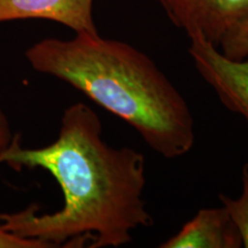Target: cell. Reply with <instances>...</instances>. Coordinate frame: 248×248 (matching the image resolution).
Listing matches in <instances>:
<instances>
[{
  "mask_svg": "<svg viewBox=\"0 0 248 248\" xmlns=\"http://www.w3.org/2000/svg\"><path fill=\"white\" fill-rule=\"evenodd\" d=\"M241 238L224 207L200 209L160 248H240Z\"/></svg>",
  "mask_w": 248,
  "mask_h": 248,
  "instance_id": "6",
  "label": "cell"
},
{
  "mask_svg": "<svg viewBox=\"0 0 248 248\" xmlns=\"http://www.w3.org/2000/svg\"><path fill=\"white\" fill-rule=\"evenodd\" d=\"M30 66L63 80L128 123L166 159L187 154L194 119L185 98L155 62L128 43L99 33L46 38L27 49Z\"/></svg>",
  "mask_w": 248,
  "mask_h": 248,
  "instance_id": "2",
  "label": "cell"
},
{
  "mask_svg": "<svg viewBox=\"0 0 248 248\" xmlns=\"http://www.w3.org/2000/svg\"><path fill=\"white\" fill-rule=\"evenodd\" d=\"M27 18L53 21L76 33H99L93 0H0V23Z\"/></svg>",
  "mask_w": 248,
  "mask_h": 248,
  "instance_id": "5",
  "label": "cell"
},
{
  "mask_svg": "<svg viewBox=\"0 0 248 248\" xmlns=\"http://www.w3.org/2000/svg\"><path fill=\"white\" fill-rule=\"evenodd\" d=\"M99 116L83 102L66 108L57 140L42 148H23L18 136L0 154L14 169L42 168L60 185L61 209L38 214L31 204L17 213L0 214L1 228L49 247L91 239L92 248L120 247L153 217L144 200L145 156L131 147L113 148L101 137Z\"/></svg>",
  "mask_w": 248,
  "mask_h": 248,
  "instance_id": "1",
  "label": "cell"
},
{
  "mask_svg": "<svg viewBox=\"0 0 248 248\" xmlns=\"http://www.w3.org/2000/svg\"><path fill=\"white\" fill-rule=\"evenodd\" d=\"M164 13L188 37L200 35L218 48L229 30L248 23V0H159Z\"/></svg>",
  "mask_w": 248,
  "mask_h": 248,
  "instance_id": "4",
  "label": "cell"
},
{
  "mask_svg": "<svg viewBox=\"0 0 248 248\" xmlns=\"http://www.w3.org/2000/svg\"><path fill=\"white\" fill-rule=\"evenodd\" d=\"M241 183L243 191L237 199H232L223 193L218 198L239 232L243 247L248 248V162L241 169Z\"/></svg>",
  "mask_w": 248,
  "mask_h": 248,
  "instance_id": "7",
  "label": "cell"
},
{
  "mask_svg": "<svg viewBox=\"0 0 248 248\" xmlns=\"http://www.w3.org/2000/svg\"><path fill=\"white\" fill-rule=\"evenodd\" d=\"M14 139V135L12 132L11 124L4 113L0 108V154L8 148Z\"/></svg>",
  "mask_w": 248,
  "mask_h": 248,
  "instance_id": "10",
  "label": "cell"
},
{
  "mask_svg": "<svg viewBox=\"0 0 248 248\" xmlns=\"http://www.w3.org/2000/svg\"><path fill=\"white\" fill-rule=\"evenodd\" d=\"M188 38V54L195 69L215 91L223 106L243 116L248 124V57L231 60L200 35Z\"/></svg>",
  "mask_w": 248,
  "mask_h": 248,
  "instance_id": "3",
  "label": "cell"
},
{
  "mask_svg": "<svg viewBox=\"0 0 248 248\" xmlns=\"http://www.w3.org/2000/svg\"><path fill=\"white\" fill-rule=\"evenodd\" d=\"M218 49L231 60H243L248 57V23L235 26L228 31L221 42Z\"/></svg>",
  "mask_w": 248,
  "mask_h": 248,
  "instance_id": "8",
  "label": "cell"
},
{
  "mask_svg": "<svg viewBox=\"0 0 248 248\" xmlns=\"http://www.w3.org/2000/svg\"><path fill=\"white\" fill-rule=\"evenodd\" d=\"M0 248H49V246L38 239L18 237L0 226Z\"/></svg>",
  "mask_w": 248,
  "mask_h": 248,
  "instance_id": "9",
  "label": "cell"
}]
</instances>
